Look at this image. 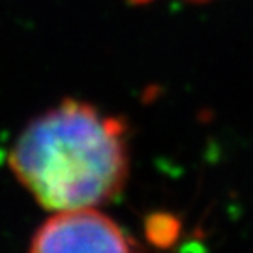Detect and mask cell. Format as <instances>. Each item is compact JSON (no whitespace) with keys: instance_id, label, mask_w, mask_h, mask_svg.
<instances>
[{"instance_id":"6da1fadb","label":"cell","mask_w":253,"mask_h":253,"mask_svg":"<svg viewBox=\"0 0 253 253\" xmlns=\"http://www.w3.org/2000/svg\"><path fill=\"white\" fill-rule=\"evenodd\" d=\"M9 167L45 208L96 207L113 199L126 182V129L88 103L64 101L23 129Z\"/></svg>"},{"instance_id":"7a4b0ae2","label":"cell","mask_w":253,"mask_h":253,"mask_svg":"<svg viewBox=\"0 0 253 253\" xmlns=\"http://www.w3.org/2000/svg\"><path fill=\"white\" fill-rule=\"evenodd\" d=\"M30 253H131L118 225L92 208L60 210L40 227Z\"/></svg>"},{"instance_id":"3957f363","label":"cell","mask_w":253,"mask_h":253,"mask_svg":"<svg viewBox=\"0 0 253 253\" xmlns=\"http://www.w3.org/2000/svg\"><path fill=\"white\" fill-rule=\"evenodd\" d=\"M133 4H146V2H152V0H129ZM191 2H207V0H191Z\"/></svg>"}]
</instances>
